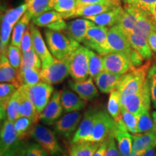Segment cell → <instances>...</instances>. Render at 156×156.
Here are the masks:
<instances>
[{"label":"cell","mask_w":156,"mask_h":156,"mask_svg":"<svg viewBox=\"0 0 156 156\" xmlns=\"http://www.w3.org/2000/svg\"><path fill=\"white\" fill-rule=\"evenodd\" d=\"M44 35L48 49L54 57L64 61L80 45L63 32L47 28L44 31Z\"/></svg>","instance_id":"1"},{"label":"cell","mask_w":156,"mask_h":156,"mask_svg":"<svg viewBox=\"0 0 156 156\" xmlns=\"http://www.w3.org/2000/svg\"><path fill=\"white\" fill-rule=\"evenodd\" d=\"M151 67V62L147 61L140 67L132 69L123 75L118 88L121 96L134 94L140 92L145 86L147 81L148 70Z\"/></svg>","instance_id":"2"},{"label":"cell","mask_w":156,"mask_h":156,"mask_svg":"<svg viewBox=\"0 0 156 156\" xmlns=\"http://www.w3.org/2000/svg\"><path fill=\"white\" fill-rule=\"evenodd\" d=\"M88 52V48L80 45L65 60L69 75L74 80H85L90 76Z\"/></svg>","instance_id":"3"},{"label":"cell","mask_w":156,"mask_h":156,"mask_svg":"<svg viewBox=\"0 0 156 156\" xmlns=\"http://www.w3.org/2000/svg\"><path fill=\"white\" fill-rule=\"evenodd\" d=\"M151 96L147 79L145 86L140 92L134 94L121 96V108H124L129 112L136 116L150 111Z\"/></svg>","instance_id":"4"},{"label":"cell","mask_w":156,"mask_h":156,"mask_svg":"<svg viewBox=\"0 0 156 156\" xmlns=\"http://www.w3.org/2000/svg\"><path fill=\"white\" fill-rule=\"evenodd\" d=\"M29 135L44 148L48 155L60 156L63 153L54 132L46 126L36 124L29 132Z\"/></svg>","instance_id":"5"},{"label":"cell","mask_w":156,"mask_h":156,"mask_svg":"<svg viewBox=\"0 0 156 156\" xmlns=\"http://www.w3.org/2000/svg\"><path fill=\"white\" fill-rule=\"evenodd\" d=\"M108 28L95 25L90 28L83 44L89 49L104 56L112 52L108 41Z\"/></svg>","instance_id":"6"},{"label":"cell","mask_w":156,"mask_h":156,"mask_svg":"<svg viewBox=\"0 0 156 156\" xmlns=\"http://www.w3.org/2000/svg\"><path fill=\"white\" fill-rule=\"evenodd\" d=\"M24 85L29 98L34 104L37 112L41 114L54 94L53 86L44 82L34 85Z\"/></svg>","instance_id":"7"},{"label":"cell","mask_w":156,"mask_h":156,"mask_svg":"<svg viewBox=\"0 0 156 156\" xmlns=\"http://www.w3.org/2000/svg\"><path fill=\"white\" fill-rule=\"evenodd\" d=\"M105 71L124 75L135 69L127 54L121 52H111L103 56Z\"/></svg>","instance_id":"8"},{"label":"cell","mask_w":156,"mask_h":156,"mask_svg":"<svg viewBox=\"0 0 156 156\" xmlns=\"http://www.w3.org/2000/svg\"><path fill=\"white\" fill-rule=\"evenodd\" d=\"M69 75L67 64L64 60L54 57L51 63L41 67V76L44 83L56 85L63 82Z\"/></svg>","instance_id":"9"},{"label":"cell","mask_w":156,"mask_h":156,"mask_svg":"<svg viewBox=\"0 0 156 156\" xmlns=\"http://www.w3.org/2000/svg\"><path fill=\"white\" fill-rule=\"evenodd\" d=\"M115 124L116 122L108 112L99 111L89 142L102 143L107 140L109 134L112 133Z\"/></svg>","instance_id":"10"},{"label":"cell","mask_w":156,"mask_h":156,"mask_svg":"<svg viewBox=\"0 0 156 156\" xmlns=\"http://www.w3.org/2000/svg\"><path fill=\"white\" fill-rule=\"evenodd\" d=\"M99 110L94 108H90L84 114V117L80 123L77 129L74 134L71 143L89 142L92 134L95 123L98 116Z\"/></svg>","instance_id":"11"},{"label":"cell","mask_w":156,"mask_h":156,"mask_svg":"<svg viewBox=\"0 0 156 156\" xmlns=\"http://www.w3.org/2000/svg\"><path fill=\"white\" fill-rule=\"evenodd\" d=\"M64 112L61 101V92L56 90L51 98L40 114V120L45 125L50 126L55 124Z\"/></svg>","instance_id":"12"},{"label":"cell","mask_w":156,"mask_h":156,"mask_svg":"<svg viewBox=\"0 0 156 156\" xmlns=\"http://www.w3.org/2000/svg\"><path fill=\"white\" fill-rule=\"evenodd\" d=\"M82 118L80 112L67 113L55 123L54 131L64 137L69 138L77 129Z\"/></svg>","instance_id":"13"},{"label":"cell","mask_w":156,"mask_h":156,"mask_svg":"<svg viewBox=\"0 0 156 156\" xmlns=\"http://www.w3.org/2000/svg\"><path fill=\"white\" fill-rule=\"evenodd\" d=\"M30 30L32 36L33 48L41 60L42 67H46L53 62L54 56L48 49L38 27L33 22L30 23Z\"/></svg>","instance_id":"14"},{"label":"cell","mask_w":156,"mask_h":156,"mask_svg":"<svg viewBox=\"0 0 156 156\" xmlns=\"http://www.w3.org/2000/svg\"><path fill=\"white\" fill-rule=\"evenodd\" d=\"M112 133L116 139L121 156H131L133 137L132 134H130V132L126 129L122 119L116 122Z\"/></svg>","instance_id":"15"},{"label":"cell","mask_w":156,"mask_h":156,"mask_svg":"<svg viewBox=\"0 0 156 156\" xmlns=\"http://www.w3.org/2000/svg\"><path fill=\"white\" fill-rule=\"evenodd\" d=\"M108 41L111 49L114 52H121L129 55L132 49L127 36L119 25L108 28Z\"/></svg>","instance_id":"16"},{"label":"cell","mask_w":156,"mask_h":156,"mask_svg":"<svg viewBox=\"0 0 156 156\" xmlns=\"http://www.w3.org/2000/svg\"><path fill=\"white\" fill-rule=\"evenodd\" d=\"M95 24L87 18H78L67 23L65 34L78 43H83L90 28Z\"/></svg>","instance_id":"17"},{"label":"cell","mask_w":156,"mask_h":156,"mask_svg":"<svg viewBox=\"0 0 156 156\" xmlns=\"http://www.w3.org/2000/svg\"><path fill=\"white\" fill-rule=\"evenodd\" d=\"M113 6L100 5V4H80L75 10L68 14L62 15V17L65 19L75 18V17H87L95 16L114 8Z\"/></svg>","instance_id":"18"},{"label":"cell","mask_w":156,"mask_h":156,"mask_svg":"<svg viewBox=\"0 0 156 156\" xmlns=\"http://www.w3.org/2000/svg\"><path fill=\"white\" fill-rule=\"evenodd\" d=\"M0 82L1 83H12L17 88L23 85L19 69L12 66L6 54H1L0 58Z\"/></svg>","instance_id":"19"},{"label":"cell","mask_w":156,"mask_h":156,"mask_svg":"<svg viewBox=\"0 0 156 156\" xmlns=\"http://www.w3.org/2000/svg\"><path fill=\"white\" fill-rule=\"evenodd\" d=\"M124 11L121 15L118 24L126 36L133 33L142 9L132 5H124Z\"/></svg>","instance_id":"20"},{"label":"cell","mask_w":156,"mask_h":156,"mask_svg":"<svg viewBox=\"0 0 156 156\" xmlns=\"http://www.w3.org/2000/svg\"><path fill=\"white\" fill-rule=\"evenodd\" d=\"M68 84L71 90L75 91L82 98L87 101L98 97L99 93L98 91V87L95 85L93 83V78L91 77L83 81L69 80Z\"/></svg>","instance_id":"21"},{"label":"cell","mask_w":156,"mask_h":156,"mask_svg":"<svg viewBox=\"0 0 156 156\" xmlns=\"http://www.w3.org/2000/svg\"><path fill=\"white\" fill-rule=\"evenodd\" d=\"M1 141H0V155L5 153L16 142L20 141L15 129L14 122L6 119L1 126Z\"/></svg>","instance_id":"22"},{"label":"cell","mask_w":156,"mask_h":156,"mask_svg":"<svg viewBox=\"0 0 156 156\" xmlns=\"http://www.w3.org/2000/svg\"><path fill=\"white\" fill-rule=\"evenodd\" d=\"M61 101L64 112L66 113L80 112L87 104V101L82 98L75 91L66 88L61 92Z\"/></svg>","instance_id":"23"},{"label":"cell","mask_w":156,"mask_h":156,"mask_svg":"<svg viewBox=\"0 0 156 156\" xmlns=\"http://www.w3.org/2000/svg\"><path fill=\"white\" fill-rule=\"evenodd\" d=\"M156 32V22L151 12L142 9L137 20L133 33L148 38L152 34Z\"/></svg>","instance_id":"24"},{"label":"cell","mask_w":156,"mask_h":156,"mask_svg":"<svg viewBox=\"0 0 156 156\" xmlns=\"http://www.w3.org/2000/svg\"><path fill=\"white\" fill-rule=\"evenodd\" d=\"M123 75L103 71L94 80L98 89L102 93H110L114 90L118 88Z\"/></svg>","instance_id":"25"},{"label":"cell","mask_w":156,"mask_h":156,"mask_svg":"<svg viewBox=\"0 0 156 156\" xmlns=\"http://www.w3.org/2000/svg\"><path fill=\"white\" fill-rule=\"evenodd\" d=\"M124 7L120 5L95 16L87 17V19L93 21L97 25L111 28L118 24L121 15L124 12Z\"/></svg>","instance_id":"26"},{"label":"cell","mask_w":156,"mask_h":156,"mask_svg":"<svg viewBox=\"0 0 156 156\" xmlns=\"http://www.w3.org/2000/svg\"><path fill=\"white\" fill-rule=\"evenodd\" d=\"M19 89L21 93V102L19 106V116L30 118L36 124L38 120H40V114L37 112L34 104L29 98L25 85H23L22 86L19 87Z\"/></svg>","instance_id":"27"},{"label":"cell","mask_w":156,"mask_h":156,"mask_svg":"<svg viewBox=\"0 0 156 156\" xmlns=\"http://www.w3.org/2000/svg\"><path fill=\"white\" fill-rule=\"evenodd\" d=\"M132 152L134 153H143L150 148L156 147V135L153 131L132 134Z\"/></svg>","instance_id":"28"},{"label":"cell","mask_w":156,"mask_h":156,"mask_svg":"<svg viewBox=\"0 0 156 156\" xmlns=\"http://www.w3.org/2000/svg\"><path fill=\"white\" fill-rule=\"evenodd\" d=\"M128 40L131 47L141 54L145 60H150L153 56V50L147 38L132 33L129 35Z\"/></svg>","instance_id":"29"},{"label":"cell","mask_w":156,"mask_h":156,"mask_svg":"<svg viewBox=\"0 0 156 156\" xmlns=\"http://www.w3.org/2000/svg\"><path fill=\"white\" fill-rule=\"evenodd\" d=\"M18 89L12 83H3L0 85V114L1 121L7 119V108L11 98Z\"/></svg>","instance_id":"30"},{"label":"cell","mask_w":156,"mask_h":156,"mask_svg":"<svg viewBox=\"0 0 156 156\" xmlns=\"http://www.w3.org/2000/svg\"><path fill=\"white\" fill-rule=\"evenodd\" d=\"M31 20H32V17L26 12L13 28L11 44L20 48L23 35L30 27Z\"/></svg>","instance_id":"31"},{"label":"cell","mask_w":156,"mask_h":156,"mask_svg":"<svg viewBox=\"0 0 156 156\" xmlns=\"http://www.w3.org/2000/svg\"><path fill=\"white\" fill-rule=\"evenodd\" d=\"M101 143L83 142L72 144L69 156H94Z\"/></svg>","instance_id":"32"},{"label":"cell","mask_w":156,"mask_h":156,"mask_svg":"<svg viewBox=\"0 0 156 156\" xmlns=\"http://www.w3.org/2000/svg\"><path fill=\"white\" fill-rule=\"evenodd\" d=\"M62 18L63 17H62L61 13L52 9V10L46 11L44 13L37 15V16L34 17L32 18V22L37 27L47 28L51 25Z\"/></svg>","instance_id":"33"},{"label":"cell","mask_w":156,"mask_h":156,"mask_svg":"<svg viewBox=\"0 0 156 156\" xmlns=\"http://www.w3.org/2000/svg\"><path fill=\"white\" fill-rule=\"evenodd\" d=\"M107 111L113 117L115 122H118L122 118L121 113V93L119 90H114L110 93L108 98Z\"/></svg>","instance_id":"34"},{"label":"cell","mask_w":156,"mask_h":156,"mask_svg":"<svg viewBox=\"0 0 156 156\" xmlns=\"http://www.w3.org/2000/svg\"><path fill=\"white\" fill-rule=\"evenodd\" d=\"M88 60L89 75L94 80L102 72L104 71L103 56L100 55L94 51L89 49Z\"/></svg>","instance_id":"35"},{"label":"cell","mask_w":156,"mask_h":156,"mask_svg":"<svg viewBox=\"0 0 156 156\" xmlns=\"http://www.w3.org/2000/svg\"><path fill=\"white\" fill-rule=\"evenodd\" d=\"M41 69L37 68H27L24 69H19L20 76L23 85H34L42 83L41 76Z\"/></svg>","instance_id":"36"},{"label":"cell","mask_w":156,"mask_h":156,"mask_svg":"<svg viewBox=\"0 0 156 156\" xmlns=\"http://www.w3.org/2000/svg\"><path fill=\"white\" fill-rule=\"evenodd\" d=\"M27 10H28V5L25 2L15 8L8 9L2 17V20L6 21L12 26L15 27L16 23L21 19Z\"/></svg>","instance_id":"37"},{"label":"cell","mask_w":156,"mask_h":156,"mask_svg":"<svg viewBox=\"0 0 156 156\" xmlns=\"http://www.w3.org/2000/svg\"><path fill=\"white\" fill-rule=\"evenodd\" d=\"M50 2L51 0H26L25 3L28 5L27 12L33 18L45 12L51 10Z\"/></svg>","instance_id":"38"},{"label":"cell","mask_w":156,"mask_h":156,"mask_svg":"<svg viewBox=\"0 0 156 156\" xmlns=\"http://www.w3.org/2000/svg\"><path fill=\"white\" fill-rule=\"evenodd\" d=\"M21 102V93L18 88L8 103L7 108V119L15 122L19 118V106Z\"/></svg>","instance_id":"39"},{"label":"cell","mask_w":156,"mask_h":156,"mask_svg":"<svg viewBox=\"0 0 156 156\" xmlns=\"http://www.w3.org/2000/svg\"><path fill=\"white\" fill-rule=\"evenodd\" d=\"M14 124L15 131L21 140H24L34 125H36L34 121L25 116H20L14 122Z\"/></svg>","instance_id":"40"},{"label":"cell","mask_w":156,"mask_h":156,"mask_svg":"<svg viewBox=\"0 0 156 156\" xmlns=\"http://www.w3.org/2000/svg\"><path fill=\"white\" fill-rule=\"evenodd\" d=\"M42 62L38 54L36 53L34 48H31L28 51L23 53L22 63L20 69H24L27 68H37L41 69Z\"/></svg>","instance_id":"41"},{"label":"cell","mask_w":156,"mask_h":156,"mask_svg":"<svg viewBox=\"0 0 156 156\" xmlns=\"http://www.w3.org/2000/svg\"><path fill=\"white\" fill-rule=\"evenodd\" d=\"M121 113H122V121L126 129L132 134H137L139 116L132 114L124 108H121Z\"/></svg>","instance_id":"42"},{"label":"cell","mask_w":156,"mask_h":156,"mask_svg":"<svg viewBox=\"0 0 156 156\" xmlns=\"http://www.w3.org/2000/svg\"><path fill=\"white\" fill-rule=\"evenodd\" d=\"M5 54L12 66L15 67V69H20L23 58V52L21 48L16 46H14V45L10 44L7 47Z\"/></svg>","instance_id":"43"},{"label":"cell","mask_w":156,"mask_h":156,"mask_svg":"<svg viewBox=\"0 0 156 156\" xmlns=\"http://www.w3.org/2000/svg\"><path fill=\"white\" fill-rule=\"evenodd\" d=\"M13 28L14 27L12 26L6 21L2 20L1 36H0V51H1V54L6 53Z\"/></svg>","instance_id":"44"},{"label":"cell","mask_w":156,"mask_h":156,"mask_svg":"<svg viewBox=\"0 0 156 156\" xmlns=\"http://www.w3.org/2000/svg\"><path fill=\"white\" fill-rule=\"evenodd\" d=\"M154 124L152 114L150 111L142 113L139 116V122L137 125V133H145L153 130Z\"/></svg>","instance_id":"45"},{"label":"cell","mask_w":156,"mask_h":156,"mask_svg":"<svg viewBox=\"0 0 156 156\" xmlns=\"http://www.w3.org/2000/svg\"><path fill=\"white\" fill-rule=\"evenodd\" d=\"M29 143L25 140H20L7 150L0 156H26Z\"/></svg>","instance_id":"46"},{"label":"cell","mask_w":156,"mask_h":156,"mask_svg":"<svg viewBox=\"0 0 156 156\" xmlns=\"http://www.w3.org/2000/svg\"><path fill=\"white\" fill-rule=\"evenodd\" d=\"M79 5L77 0H61L54 5L53 9L62 15H65L75 10Z\"/></svg>","instance_id":"47"},{"label":"cell","mask_w":156,"mask_h":156,"mask_svg":"<svg viewBox=\"0 0 156 156\" xmlns=\"http://www.w3.org/2000/svg\"><path fill=\"white\" fill-rule=\"evenodd\" d=\"M147 79L151 91V101L153 103V107L156 109V64H154L150 67L147 73Z\"/></svg>","instance_id":"48"},{"label":"cell","mask_w":156,"mask_h":156,"mask_svg":"<svg viewBox=\"0 0 156 156\" xmlns=\"http://www.w3.org/2000/svg\"><path fill=\"white\" fill-rule=\"evenodd\" d=\"M124 5H132L145 10H151V7L156 3V0H123Z\"/></svg>","instance_id":"49"},{"label":"cell","mask_w":156,"mask_h":156,"mask_svg":"<svg viewBox=\"0 0 156 156\" xmlns=\"http://www.w3.org/2000/svg\"><path fill=\"white\" fill-rule=\"evenodd\" d=\"M105 156H121L117 146L116 139H115L112 132L108 137V146L105 153Z\"/></svg>","instance_id":"50"},{"label":"cell","mask_w":156,"mask_h":156,"mask_svg":"<svg viewBox=\"0 0 156 156\" xmlns=\"http://www.w3.org/2000/svg\"><path fill=\"white\" fill-rule=\"evenodd\" d=\"M46 151L38 143L29 144L26 156H48Z\"/></svg>","instance_id":"51"},{"label":"cell","mask_w":156,"mask_h":156,"mask_svg":"<svg viewBox=\"0 0 156 156\" xmlns=\"http://www.w3.org/2000/svg\"><path fill=\"white\" fill-rule=\"evenodd\" d=\"M21 50L23 53L28 51L31 48H33V43H32V36L30 30V27L25 32L23 35L22 41H21Z\"/></svg>","instance_id":"52"},{"label":"cell","mask_w":156,"mask_h":156,"mask_svg":"<svg viewBox=\"0 0 156 156\" xmlns=\"http://www.w3.org/2000/svg\"><path fill=\"white\" fill-rule=\"evenodd\" d=\"M128 56L134 68L139 67L143 64L145 58L142 57L141 54H140L136 51L133 49V48L131 50V51H130V53L129 54Z\"/></svg>","instance_id":"53"},{"label":"cell","mask_w":156,"mask_h":156,"mask_svg":"<svg viewBox=\"0 0 156 156\" xmlns=\"http://www.w3.org/2000/svg\"><path fill=\"white\" fill-rule=\"evenodd\" d=\"M80 4H100V5H110L113 7H118V5L113 0H77Z\"/></svg>","instance_id":"54"},{"label":"cell","mask_w":156,"mask_h":156,"mask_svg":"<svg viewBox=\"0 0 156 156\" xmlns=\"http://www.w3.org/2000/svg\"><path fill=\"white\" fill-rule=\"evenodd\" d=\"M107 146H108V139L105 140L101 144L100 147H98V151L95 152L94 156H105V153H106Z\"/></svg>","instance_id":"55"},{"label":"cell","mask_w":156,"mask_h":156,"mask_svg":"<svg viewBox=\"0 0 156 156\" xmlns=\"http://www.w3.org/2000/svg\"><path fill=\"white\" fill-rule=\"evenodd\" d=\"M147 41L151 49L153 50V51L156 53V32L152 34L147 38Z\"/></svg>","instance_id":"56"},{"label":"cell","mask_w":156,"mask_h":156,"mask_svg":"<svg viewBox=\"0 0 156 156\" xmlns=\"http://www.w3.org/2000/svg\"><path fill=\"white\" fill-rule=\"evenodd\" d=\"M156 153V147L150 148L143 153L142 156H155Z\"/></svg>","instance_id":"57"},{"label":"cell","mask_w":156,"mask_h":156,"mask_svg":"<svg viewBox=\"0 0 156 156\" xmlns=\"http://www.w3.org/2000/svg\"><path fill=\"white\" fill-rule=\"evenodd\" d=\"M152 117H153V124H154V127H153V131L156 135V112H152Z\"/></svg>","instance_id":"58"},{"label":"cell","mask_w":156,"mask_h":156,"mask_svg":"<svg viewBox=\"0 0 156 156\" xmlns=\"http://www.w3.org/2000/svg\"><path fill=\"white\" fill-rule=\"evenodd\" d=\"M150 12H151V13L152 14V15H153L154 20H155L156 22V3L151 7Z\"/></svg>","instance_id":"59"},{"label":"cell","mask_w":156,"mask_h":156,"mask_svg":"<svg viewBox=\"0 0 156 156\" xmlns=\"http://www.w3.org/2000/svg\"><path fill=\"white\" fill-rule=\"evenodd\" d=\"M59 1H61V0H51V2H50V9H51V10H52V9H54V5H55Z\"/></svg>","instance_id":"60"},{"label":"cell","mask_w":156,"mask_h":156,"mask_svg":"<svg viewBox=\"0 0 156 156\" xmlns=\"http://www.w3.org/2000/svg\"><path fill=\"white\" fill-rule=\"evenodd\" d=\"M143 153H134V152H132L131 156H142Z\"/></svg>","instance_id":"61"},{"label":"cell","mask_w":156,"mask_h":156,"mask_svg":"<svg viewBox=\"0 0 156 156\" xmlns=\"http://www.w3.org/2000/svg\"><path fill=\"white\" fill-rule=\"evenodd\" d=\"M113 1H114V2L116 4V5H120V0H113Z\"/></svg>","instance_id":"62"},{"label":"cell","mask_w":156,"mask_h":156,"mask_svg":"<svg viewBox=\"0 0 156 156\" xmlns=\"http://www.w3.org/2000/svg\"><path fill=\"white\" fill-rule=\"evenodd\" d=\"M155 156H156V153H155Z\"/></svg>","instance_id":"63"}]
</instances>
